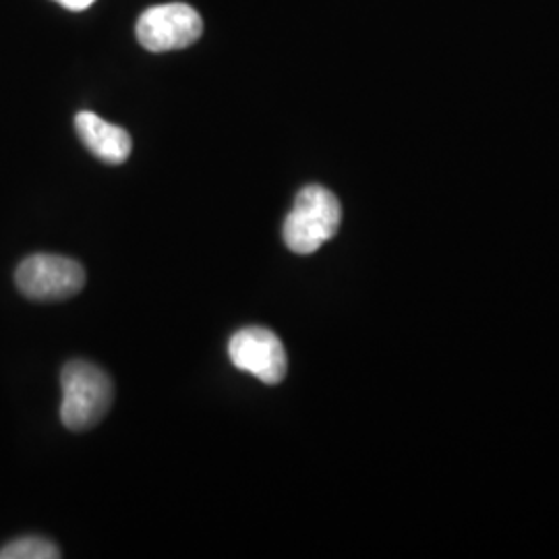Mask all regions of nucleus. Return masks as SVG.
<instances>
[{
	"mask_svg": "<svg viewBox=\"0 0 559 559\" xmlns=\"http://www.w3.org/2000/svg\"><path fill=\"white\" fill-rule=\"evenodd\" d=\"M55 2H59V4H62V7L69 9V11H85V9H90L96 0H55Z\"/></svg>",
	"mask_w": 559,
	"mask_h": 559,
	"instance_id": "nucleus-8",
	"label": "nucleus"
},
{
	"mask_svg": "<svg viewBox=\"0 0 559 559\" xmlns=\"http://www.w3.org/2000/svg\"><path fill=\"white\" fill-rule=\"evenodd\" d=\"M342 224V205L338 198L321 187H302L290 214L284 221V242L297 255H311L328 240L334 239Z\"/></svg>",
	"mask_w": 559,
	"mask_h": 559,
	"instance_id": "nucleus-2",
	"label": "nucleus"
},
{
	"mask_svg": "<svg viewBox=\"0 0 559 559\" xmlns=\"http://www.w3.org/2000/svg\"><path fill=\"white\" fill-rule=\"evenodd\" d=\"M228 355L237 369L267 385H276L286 378L288 359L284 344L265 328H245L237 332L228 344Z\"/></svg>",
	"mask_w": 559,
	"mask_h": 559,
	"instance_id": "nucleus-5",
	"label": "nucleus"
},
{
	"mask_svg": "<svg viewBox=\"0 0 559 559\" xmlns=\"http://www.w3.org/2000/svg\"><path fill=\"white\" fill-rule=\"evenodd\" d=\"M75 129L83 145L102 162L119 166L129 160L133 141L122 127L100 119L94 112L83 110L75 117Z\"/></svg>",
	"mask_w": 559,
	"mask_h": 559,
	"instance_id": "nucleus-6",
	"label": "nucleus"
},
{
	"mask_svg": "<svg viewBox=\"0 0 559 559\" xmlns=\"http://www.w3.org/2000/svg\"><path fill=\"white\" fill-rule=\"evenodd\" d=\"M15 282L21 295L40 302L73 299L85 286V270L80 261L36 253L21 261Z\"/></svg>",
	"mask_w": 559,
	"mask_h": 559,
	"instance_id": "nucleus-3",
	"label": "nucleus"
},
{
	"mask_svg": "<svg viewBox=\"0 0 559 559\" xmlns=\"http://www.w3.org/2000/svg\"><path fill=\"white\" fill-rule=\"evenodd\" d=\"M60 549L44 537H21L0 549V559H57Z\"/></svg>",
	"mask_w": 559,
	"mask_h": 559,
	"instance_id": "nucleus-7",
	"label": "nucleus"
},
{
	"mask_svg": "<svg viewBox=\"0 0 559 559\" xmlns=\"http://www.w3.org/2000/svg\"><path fill=\"white\" fill-rule=\"evenodd\" d=\"M135 34L141 46L150 52L182 50L200 40L203 21L191 4L168 2L143 11Z\"/></svg>",
	"mask_w": 559,
	"mask_h": 559,
	"instance_id": "nucleus-4",
	"label": "nucleus"
},
{
	"mask_svg": "<svg viewBox=\"0 0 559 559\" xmlns=\"http://www.w3.org/2000/svg\"><path fill=\"white\" fill-rule=\"evenodd\" d=\"M60 420L71 431H85L96 427L112 406V380L98 365H92L87 360L67 362L60 373Z\"/></svg>",
	"mask_w": 559,
	"mask_h": 559,
	"instance_id": "nucleus-1",
	"label": "nucleus"
}]
</instances>
